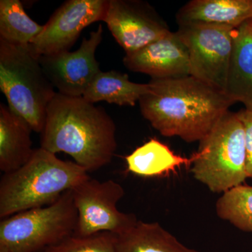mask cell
Returning a JSON list of instances; mask_svg holds the SVG:
<instances>
[{"label": "cell", "instance_id": "1", "mask_svg": "<svg viewBox=\"0 0 252 252\" xmlns=\"http://www.w3.org/2000/svg\"><path fill=\"white\" fill-rule=\"evenodd\" d=\"M149 90L139 100L140 110L165 137L201 142L235 102L225 93L192 76L151 79Z\"/></svg>", "mask_w": 252, "mask_h": 252}, {"label": "cell", "instance_id": "2", "mask_svg": "<svg viewBox=\"0 0 252 252\" xmlns=\"http://www.w3.org/2000/svg\"><path fill=\"white\" fill-rule=\"evenodd\" d=\"M116 130L102 107L57 92L46 112L41 148L64 152L88 172H94L112 161L117 148Z\"/></svg>", "mask_w": 252, "mask_h": 252}, {"label": "cell", "instance_id": "3", "mask_svg": "<svg viewBox=\"0 0 252 252\" xmlns=\"http://www.w3.org/2000/svg\"><path fill=\"white\" fill-rule=\"evenodd\" d=\"M88 173L75 162L64 161L41 147L34 149L23 166L1 177L0 218L54 203L89 178Z\"/></svg>", "mask_w": 252, "mask_h": 252}, {"label": "cell", "instance_id": "4", "mask_svg": "<svg viewBox=\"0 0 252 252\" xmlns=\"http://www.w3.org/2000/svg\"><path fill=\"white\" fill-rule=\"evenodd\" d=\"M0 89L9 108L41 134L48 107L57 92L29 45L0 39Z\"/></svg>", "mask_w": 252, "mask_h": 252}, {"label": "cell", "instance_id": "5", "mask_svg": "<svg viewBox=\"0 0 252 252\" xmlns=\"http://www.w3.org/2000/svg\"><path fill=\"white\" fill-rule=\"evenodd\" d=\"M190 165L194 178L214 193L244 185L246 172L245 127L238 112H228L200 142Z\"/></svg>", "mask_w": 252, "mask_h": 252}, {"label": "cell", "instance_id": "6", "mask_svg": "<svg viewBox=\"0 0 252 252\" xmlns=\"http://www.w3.org/2000/svg\"><path fill=\"white\" fill-rule=\"evenodd\" d=\"M77 219L69 189L51 205L3 219L0 246L9 252H41L74 234Z\"/></svg>", "mask_w": 252, "mask_h": 252}, {"label": "cell", "instance_id": "7", "mask_svg": "<svg viewBox=\"0 0 252 252\" xmlns=\"http://www.w3.org/2000/svg\"><path fill=\"white\" fill-rule=\"evenodd\" d=\"M72 190L78 212L74 235L88 236L100 232L120 235L138 221L133 214L119 211L117 203L125 195L120 184L112 180L99 182L89 177Z\"/></svg>", "mask_w": 252, "mask_h": 252}, {"label": "cell", "instance_id": "8", "mask_svg": "<svg viewBox=\"0 0 252 252\" xmlns=\"http://www.w3.org/2000/svg\"><path fill=\"white\" fill-rule=\"evenodd\" d=\"M234 28L205 25L179 26L188 49L190 76L225 93Z\"/></svg>", "mask_w": 252, "mask_h": 252}, {"label": "cell", "instance_id": "9", "mask_svg": "<svg viewBox=\"0 0 252 252\" xmlns=\"http://www.w3.org/2000/svg\"><path fill=\"white\" fill-rule=\"evenodd\" d=\"M107 0H68L52 14L30 44L37 58L69 51L84 28L102 21Z\"/></svg>", "mask_w": 252, "mask_h": 252}, {"label": "cell", "instance_id": "10", "mask_svg": "<svg viewBox=\"0 0 252 252\" xmlns=\"http://www.w3.org/2000/svg\"><path fill=\"white\" fill-rule=\"evenodd\" d=\"M102 21L126 54L135 52L171 32L154 8L139 0H107Z\"/></svg>", "mask_w": 252, "mask_h": 252}, {"label": "cell", "instance_id": "11", "mask_svg": "<svg viewBox=\"0 0 252 252\" xmlns=\"http://www.w3.org/2000/svg\"><path fill=\"white\" fill-rule=\"evenodd\" d=\"M103 38V28L99 25L84 38L80 47L74 51L39 58L46 77L58 93L72 97H82L94 77L101 72L95 58L97 47Z\"/></svg>", "mask_w": 252, "mask_h": 252}, {"label": "cell", "instance_id": "12", "mask_svg": "<svg viewBox=\"0 0 252 252\" xmlns=\"http://www.w3.org/2000/svg\"><path fill=\"white\" fill-rule=\"evenodd\" d=\"M129 70L142 73L153 79L190 76L188 49L177 32L154 41L123 60Z\"/></svg>", "mask_w": 252, "mask_h": 252}, {"label": "cell", "instance_id": "13", "mask_svg": "<svg viewBox=\"0 0 252 252\" xmlns=\"http://www.w3.org/2000/svg\"><path fill=\"white\" fill-rule=\"evenodd\" d=\"M252 19V0H191L176 14L179 26H222L236 29Z\"/></svg>", "mask_w": 252, "mask_h": 252}, {"label": "cell", "instance_id": "14", "mask_svg": "<svg viewBox=\"0 0 252 252\" xmlns=\"http://www.w3.org/2000/svg\"><path fill=\"white\" fill-rule=\"evenodd\" d=\"M225 94L252 112V19L235 29Z\"/></svg>", "mask_w": 252, "mask_h": 252}, {"label": "cell", "instance_id": "15", "mask_svg": "<svg viewBox=\"0 0 252 252\" xmlns=\"http://www.w3.org/2000/svg\"><path fill=\"white\" fill-rule=\"evenodd\" d=\"M32 131L9 106L0 104V170L4 174L17 170L31 159L34 151Z\"/></svg>", "mask_w": 252, "mask_h": 252}, {"label": "cell", "instance_id": "16", "mask_svg": "<svg viewBox=\"0 0 252 252\" xmlns=\"http://www.w3.org/2000/svg\"><path fill=\"white\" fill-rule=\"evenodd\" d=\"M195 155L186 158L174 153L168 146L152 138L126 157L127 171L144 177H160L176 172L182 165L190 166Z\"/></svg>", "mask_w": 252, "mask_h": 252}, {"label": "cell", "instance_id": "17", "mask_svg": "<svg viewBox=\"0 0 252 252\" xmlns=\"http://www.w3.org/2000/svg\"><path fill=\"white\" fill-rule=\"evenodd\" d=\"M149 90V84H137L127 74L111 70L99 72L82 97L91 103L106 101L119 106H134Z\"/></svg>", "mask_w": 252, "mask_h": 252}, {"label": "cell", "instance_id": "18", "mask_svg": "<svg viewBox=\"0 0 252 252\" xmlns=\"http://www.w3.org/2000/svg\"><path fill=\"white\" fill-rule=\"evenodd\" d=\"M118 252H200L179 241L158 222L138 220L118 235Z\"/></svg>", "mask_w": 252, "mask_h": 252}, {"label": "cell", "instance_id": "19", "mask_svg": "<svg viewBox=\"0 0 252 252\" xmlns=\"http://www.w3.org/2000/svg\"><path fill=\"white\" fill-rule=\"evenodd\" d=\"M44 29L26 14L18 0L0 1V39L16 45H30Z\"/></svg>", "mask_w": 252, "mask_h": 252}, {"label": "cell", "instance_id": "20", "mask_svg": "<svg viewBox=\"0 0 252 252\" xmlns=\"http://www.w3.org/2000/svg\"><path fill=\"white\" fill-rule=\"evenodd\" d=\"M216 212L238 229L252 233V186H238L222 193L217 201Z\"/></svg>", "mask_w": 252, "mask_h": 252}, {"label": "cell", "instance_id": "21", "mask_svg": "<svg viewBox=\"0 0 252 252\" xmlns=\"http://www.w3.org/2000/svg\"><path fill=\"white\" fill-rule=\"evenodd\" d=\"M118 235L100 232L88 236L72 235L41 252H118Z\"/></svg>", "mask_w": 252, "mask_h": 252}, {"label": "cell", "instance_id": "22", "mask_svg": "<svg viewBox=\"0 0 252 252\" xmlns=\"http://www.w3.org/2000/svg\"><path fill=\"white\" fill-rule=\"evenodd\" d=\"M243 122L246 140V172L248 178L252 180V112L242 109L238 112Z\"/></svg>", "mask_w": 252, "mask_h": 252}, {"label": "cell", "instance_id": "23", "mask_svg": "<svg viewBox=\"0 0 252 252\" xmlns=\"http://www.w3.org/2000/svg\"><path fill=\"white\" fill-rule=\"evenodd\" d=\"M0 252H9L6 248L0 246Z\"/></svg>", "mask_w": 252, "mask_h": 252}]
</instances>
